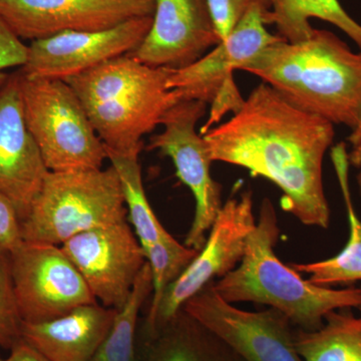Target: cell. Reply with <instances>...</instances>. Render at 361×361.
Segmentation results:
<instances>
[{
    "label": "cell",
    "mask_w": 361,
    "mask_h": 361,
    "mask_svg": "<svg viewBox=\"0 0 361 361\" xmlns=\"http://www.w3.org/2000/svg\"><path fill=\"white\" fill-rule=\"evenodd\" d=\"M49 172L26 125L18 71L8 73L0 87V194L11 202L20 222Z\"/></svg>",
    "instance_id": "obj_15"
},
{
    "label": "cell",
    "mask_w": 361,
    "mask_h": 361,
    "mask_svg": "<svg viewBox=\"0 0 361 361\" xmlns=\"http://www.w3.org/2000/svg\"><path fill=\"white\" fill-rule=\"evenodd\" d=\"M118 310L99 303L49 322H23L21 339L47 361H90L108 336Z\"/></svg>",
    "instance_id": "obj_17"
},
{
    "label": "cell",
    "mask_w": 361,
    "mask_h": 361,
    "mask_svg": "<svg viewBox=\"0 0 361 361\" xmlns=\"http://www.w3.org/2000/svg\"><path fill=\"white\" fill-rule=\"evenodd\" d=\"M269 7L268 0H254L238 25L219 44L192 65L171 70L168 87L178 101H199L210 106L201 135L217 126L230 111H238L243 104L245 99L235 82L234 71H240L266 47L284 40L266 28Z\"/></svg>",
    "instance_id": "obj_7"
},
{
    "label": "cell",
    "mask_w": 361,
    "mask_h": 361,
    "mask_svg": "<svg viewBox=\"0 0 361 361\" xmlns=\"http://www.w3.org/2000/svg\"><path fill=\"white\" fill-rule=\"evenodd\" d=\"M23 242L20 220L16 208L0 194V260L9 261Z\"/></svg>",
    "instance_id": "obj_27"
},
{
    "label": "cell",
    "mask_w": 361,
    "mask_h": 361,
    "mask_svg": "<svg viewBox=\"0 0 361 361\" xmlns=\"http://www.w3.org/2000/svg\"><path fill=\"white\" fill-rule=\"evenodd\" d=\"M239 357L194 318L180 310L153 338L141 361H238Z\"/></svg>",
    "instance_id": "obj_18"
},
{
    "label": "cell",
    "mask_w": 361,
    "mask_h": 361,
    "mask_svg": "<svg viewBox=\"0 0 361 361\" xmlns=\"http://www.w3.org/2000/svg\"><path fill=\"white\" fill-rule=\"evenodd\" d=\"M240 71L260 78L289 103L334 125L355 129L361 116V51L314 30L303 42H275Z\"/></svg>",
    "instance_id": "obj_2"
},
{
    "label": "cell",
    "mask_w": 361,
    "mask_h": 361,
    "mask_svg": "<svg viewBox=\"0 0 361 361\" xmlns=\"http://www.w3.org/2000/svg\"><path fill=\"white\" fill-rule=\"evenodd\" d=\"M253 1L254 0H207L214 27L221 42L238 25Z\"/></svg>",
    "instance_id": "obj_26"
},
{
    "label": "cell",
    "mask_w": 361,
    "mask_h": 361,
    "mask_svg": "<svg viewBox=\"0 0 361 361\" xmlns=\"http://www.w3.org/2000/svg\"><path fill=\"white\" fill-rule=\"evenodd\" d=\"M357 310H360L361 312V305L360 306V307L357 308Z\"/></svg>",
    "instance_id": "obj_33"
},
{
    "label": "cell",
    "mask_w": 361,
    "mask_h": 361,
    "mask_svg": "<svg viewBox=\"0 0 361 361\" xmlns=\"http://www.w3.org/2000/svg\"><path fill=\"white\" fill-rule=\"evenodd\" d=\"M220 42L207 0H156L148 35L129 54L154 68L180 70Z\"/></svg>",
    "instance_id": "obj_16"
},
{
    "label": "cell",
    "mask_w": 361,
    "mask_h": 361,
    "mask_svg": "<svg viewBox=\"0 0 361 361\" xmlns=\"http://www.w3.org/2000/svg\"><path fill=\"white\" fill-rule=\"evenodd\" d=\"M147 262L151 268L152 301L146 320V334L148 338L153 332L157 312L169 285L177 279L193 261L199 251L182 245L174 238L161 240L151 245L142 247Z\"/></svg>",
    "instance_id": "obj_24"
},
{
    "label": "cell",
    "mask_w": 361,
    "mask_h": 361,
    "mask_svg": "<svg viewBox=\"0 0 361 361\" xmlns=\"http://www.w3.org/2000/svg\"><path fill=\"white\" fill-rule=\"evenodd\" d=\"M228 302L207 285L183 310L224 342L242 361H303L290 320L274 308L251 312Z\"/></svg>",
    "instance_id": "obj_10"
},
{
    "label": "cell",
    "mask_w": 361,
    "mask_h": 361,
    "mask_svg": "<svg viewBox=\"0 0 361 361\" xmlns=\"http://www.w3.org/2000/svg\"><path fill=\"white\" fill-rule=\"evenodd\" d=\"M276 211L265 198L255 227L247 239L245 253L235 269L214 283L230 303L265 304L283 313L303 330L320 329L325 316L361 305L360 288L331 289L303 279L278 259L274 248L279 238Z\"/></svg>",
    "instance_id": "obj_3"
},
{
    "label": "cell",
    "mask_w": 361,
    "mask_h": 361,
    "mask_svg": "<svg viewBox=\"0 0 361 361\" xmlns=\"http://www.w3.org/2000/svg\"><path fill=\"white\" fill-rule=\"evenodd\" d=\"M153 16L123 21L99 30L66 32L28 45L27 61L20 71L33 78L66 80L137 49Z\"/></svg>",
    "instance_id": "obj_13"
},
{
    "label": "cell",
    "mask_w": 361,
    "mask_h": 361,
    "mask_svg": "<svg viewBox=\"0 0 361 361\" xmlns=\"http://www.w3.org/2000/svg\"><path fill=\"white\" fill-rule=\"evenodd\" d=\"M28 45L0 18V73L23 68L27 61Z\"/></svg>",
    "instance_id": "obj_28"
},
{
    "label": "cell",
    "mask_w": 361,
    "mask_h": 361,
    "mask_svg": "<svg viewBox=\"0 0 361 361\" xmlns=\"http://www.w3.org/2000/svg\"><path fill=\"white\" fill-rule=\"evenodd\" d=\"M26 125L49 172L99 170L108 160L104 142L70 85L18 71Z\"/></svg>",
    "instance_id": "obj_6"
},
{
    "label": "cell",
    "mask_w": 361,
    "mask_h": 361,
    "mask_svg": "<svg viewBox=\"0 0 361 361\" xmlns=\"http://www.w3.org/2000/svg\"><path fill=\"white\" fill-rule=\"evenodd\" d=\"M255 225L251 191L243 192L226 202L201 250L166 289L149 341L183 310L192 297L212 283L214 278L224 277L237 267L243 258L247 239Z\"/></svg>",
    "instance_id": "obj_11"
},
{
    "label": "cell",
    "mask_w": 361,
    "mask_h": 361,
    "mask_svg": "<svg viewBox=\"0 0 361 361\" xmlns=\"http://www.w3.org/2000/svg\"><path fill=\"white\" fill-rule=\"evenodd\" d=\"M156 0H0V18L20 39L99 30L153 16Z\"/></svg>",
    "instance_id": "obj_14"
},
{
    "label": "cell",
    "mask_w": 361,
    "mask_h": 361,
    "mask_svg": "<svg viewBox=\"0 0 361 361\" xmlns=\"http://www.w3.org/2000/svg\"><path fill=\"white\" fill-rule=\"evenodd\" d=\"M151 268L148 262L135 280L128 302L116 312L108 336L90 361L135 360V327L140 310L152 294Z\"/></svg>",
    "instance_id": "obj_23"
},
{
    "label": "cell",
    "mask_w": 361,
    "mask_h": 361,
    "mask_svg": "<svg viewBox=\"0 0 361 361\" xmlns=\"http://www.w3.org/2000/svg\"><path fill=\"white\" fill-rule=\"evenodd\" d=\"M61 249L104 307L121 310L147 259L127 221L80 233Z\"/></svg>",
    "instance_id": "obj_12"
},
{
    "label": "cell",
    "mask_w": 361,
    "mask_h": 361,
    "mask_svg": "<svg viewBox=\"0 0 361 361\" xmlns=\"http://www.w3.org/2000/svg\"><path fill=\"white\" fill-rule=\"evenodd\" d=\"M203 135L212 161L271 180L283 193L286 212L303 225L329 227L323 160L336 135L334 123L297 108L261 82L229 120Z\"/></svg>",
    "instance_id": "obj_1"
},
{
    "label": "cell",
    "mask_w": 361,
    "mask_h": 361,
    "mask_svg": "<svg viewBox=\"0 0 361 361\" xmlns=\"http://www.w3.org/2000/svg\"><path fill=\"white\" fill-rule=\"evenodd\" d=\"M21 324L9 261L0 260V348L11 350L20 341Z\"/></svg>",
    "instance_id": "obj_25"
},
{
    "label": "cell",
    "mask_w": 361,
    "mask_h": 361,
    "mask_svg": "<svg viewBox=\"0 0 361 361\" xmlns=\"http://www.w3.org/2000/svg\"><path fill=\"white\" fill-rule=\"evenodd\" d=\"M0 361H47L39 353L30 348L26 342L20 339L13 348L7 357L0 356Z\"/></svg>",
    "instance_id": "obj_29"
},
{
    "label": "cell",
    "mask_w": 361,
    "mask_h": 361,
    "mask_svg": "<svg viewBox=\"0 0 361 361\" xmlns=\"http://www.w3.org/2000/svg\"><path fill=\"white\" fill-rule=\"evenodd\" d=\"M332 161L348 212V243L334 257L317 262L295 263L291 266L297 272L310 275L308 280L320 286L361 281V221L351 202L348 186V154L343 142L332 149Z\"/></svg>",
    "instance_id": "obj_19"
},
{
    "label": "cell",
    "mask_w": 361,
    "mask_h": 361,
    "mask_svg": "<svg viewBox=\"0 0 361 361\" xmlns=\"http://www.w3.org/2000/svg\"><path fill=\"white\" fill-rule=\"evenodd\" d=\"M208 104L199 101H179L164 116L163 130L149 139L148 149L171 158L177 177L186 185L196 201V210L185 245L200 251L214 221L222 208L221 186L211 175V160L204 135L197 123Z\"/></svg>",
    "instance_id": "obj_8"
},
{
    "label": "cell",
    "mask_w": 361,
    "mask_h": 361,
    "mask_svg": "<svg viewBox=\"0 0 361 361\" xmlns=\"http://www.w3.org/2000/svg\"><path fill=\"white\" fill-rule=\"evenodd\" d=\"M16 305L23 322L56 319L99 303L61 247L23 241L9 258Z\"/></svg>",
    "instance_id": "obj_9"
},
{
    "label": "cell",
    "mask_w": 361,
    "mask_h": 361,
    "mask_svg": "<svg viewBox=\"0 0 361 361\" xmlns=\"http://www.w3.org/2000/svg\"><path fill=\"white\" fill-rule=\"evenodd\" d=\"M106 151L108 160L115 168L122 183L128 219L134 227L135 236L142 247L172 237L163 227L149 205L142 184L139 156L123 155L108 148H106Z\"/></svg>",
    "instance_id": "obj_22"
},
{
    "label": "cell",
    "mask_w": 361,
    "mask_h": 361,
    "mask_svg": "<svg viewBox=\"0 0 361 361\" xmlns=\"http://www.w3.org/2000/svg\"><path fill=\"white\" fill-rule=\"evenodd\" d=\"M170 73L125 54L65 80L104 147L139 156L144 149L142 137L160 126L179 102L168 87Z\"/></svg>",
    "instance_id": "obj_4"
},
{
    "label": "cell",
    "mask_w": 361,
    "mask_h": 361,
    "mask_svg": "<svg viewBox=\"0 0 361 361\" xmlns=\"http://www.w3.org/2000/svg\"><path fill=\"white\" fill-rule=\"evenodd\" d=\"M348 141L353 147L350 153L348 154L349 164L358 168L361 165V116L357 126L350 130Z\"/></svg>",
    "instance_id": "obj_30"
},
{
    "label": "cell",
    "mask_w": 361,
    "mask_h": 361,
    "mask_svg": "<svg viewBox=\"0 0 361 361\" xmlns=\"http://www.w3.org/2000/svg\"><path fill=\"white\" fill-rule=\"evenodd\" d=\"M238 361H242V360H240V358H239Z\"/></svg>",
    "instance_id": "obj_34"
},
{
    "label": "cell",
    "mask_w": 361,
    "mask_h": 361,
    "mask_svg": "<svg viewBox=\"0 0 361 361\" xmlns=\"http://www.w3.org/2000/svg\"><path fill=\"white\" fill-rule=\"evenodd\" d=\"M7 75H8V73H7L6 71H4V73H0V87H1V85H4V82H6Z\"/></svg>",
    "instance_id": "obj_32"
},
{
    "label": "cell",
    "mask_w": 361,
    "mask_h": 361,
    "mask_svg": "<svg viewBox=\"0 0 361 361\" xmlns=\"http://www.w3.org/2000/svg\"><path fill=\"white\" fill-rule=\"evenodd\" d=\"M356 183H357L358 193L361 199V165L358 167L357 175H356Z\"/></svg>",
    "instance_id": "obj_31"
},
{
    "label": "cell",
    "mask_w": 361,
    "mask_h": 361,
    "mask_svg": "<svg viewBox=\"0 0 361 361\" xmlns=\"http://www.w3.org/2000/svg\"><path fill=\"white\" fill-rule=\"evenodd\" d=\"M294 345L303 361H361V317L331 311L320 329L294 331Z\"/></svg>",
    "instance_id": "obj_21"
},
{
    "label": "cell",
    "mask_w": 361,
    "mask_h": 361,
    "mask_svg": "<svg viewBox=\"0 0 361 361\" xmlns=\"http://www.w3.org/2000/svg\"><path fill=\"white\" fill-rule=\"evenodd\" d=\"M272 11L266 13V23L275 25L278 35L295 44L310 39L315 28L310 18L331 23L353 39L361 51V25L353 20L338 0H268Z\"/></svg>",
    "instance_id": "obj_20"
},
{
    "label": "cell",
    "mask_w": 361,
    "mask_h": 361,
    "mask_svg": "<svg viewBox=\"0 0 361 361\" xmlns=\"http://www.w3.org/2000/svg\"><path fill=\"white\" fill-rule=\"evenodd\" d=\"M120 177L111 165L99 170L49 172L27 216L23 241L63 245L80 233L127 221Z\"/></svg>",
    "instance_id": "obj_5"
}]
</instances>
